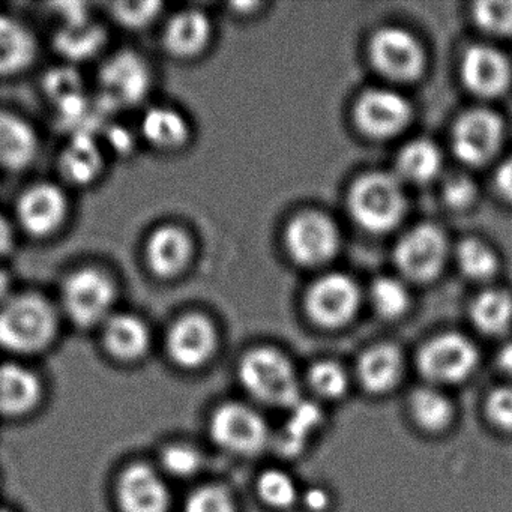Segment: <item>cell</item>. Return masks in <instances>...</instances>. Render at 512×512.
Returning a JSON list of instances; mask_svg holds the SVG:
<instances>
[{"mask_svg":"<svg viewBox=\"0 0 512 512\" xmlns=\"http://www.w3.org/2000/svg\"><path fill=\"white\" fill-rule=\"evenodd\" d=\"M55 308L35 293L13 296L0 305V346L16 353L43 349L56 332Z\"/></svg>","mask_w":512,"mask_h":512,"instance_id":"6da1fadb","label":"cell"},{"mask_svg":"<svg viewBox=\"0 0 512 512\" xmlns=\"http://www.w3.org/2000/svg\"><path fill=\"white\" fill-rule=\"evenodd\" d=\"M239 379L245 391L266 406L292 409L301 401L292 362L271 347L248 352L239 365Z\"/></svg>","mask_w":512,"mask_h":512,"instance_id":"7a4b0ae2","label":"cell"},{"mask_svg":"<svg viewBox=\"0 0 512 512\" xmlns=\"http://www.w3.org/2000/svg\"><path fill=\"white\" fill-rule=\"evenodd\" d=\"M349 208L353 218L365 229L386 232L403 217L406 199L397 178L371 173L353 185Z\"/></svg>","mask_w":512,"mask_h":512,"instance_id":"3957f363","label":"cell"},{"mask_svg":"<svg viewBox=\"0 0 512 512\" xmlns=\"http://www.w3.org/2000/svg\"><path fill=\"white\" fill-rule=\"evenodd\" d=\"M115 296V284L98 269L73 272L62 286V305L67 316L83 328L106 322Z\"/></svg>","mask_w":512,"mask_h":512,"instance_id":"277c9868","label":"cell"},{"mask_svg":"<svg viewBox=\"0 0 512 512\" xmlns=\"http://www.w3.org/2000/svg\"><path fill=\"white\" fill-rule=\"evenodd\" d=\"M478 364V350L458 334L440 335L428 341L418 356L419 371L433 386L464 382Z\"/></svg>","mask_w":512,"mask_h":512,"instance_id":"5b68a950","label":"cell"},{"mask_svg":"<svg viewBox=\"0 0 512 512\" xmlns=\"http://www.w3.org/2000/svg\"><path fill=\"white\" fill-rule=\"evenodd\" d=\"M209 427L214 442L232 454H259L268 445L265 419L245 404L227 403L218 407Z\"/></svg>","mask_w":512,"mask_h":512,"instance_id":"8992f818","label":"cell"},{"mask_svg":"<svg viewBox=\"0 0 512 512\" xmlns=\"http://www.w3.org/2000/svg\"><path fill=\"white\" fill-rule=\"evenodd\" d=\"M100 88L107 107L136 106L148 95L151 71L136 53H116L101 68Z\"/></svg>","mask_w":512,"mask_h":512,"instance_id":"52a82bcc","label":"cell"},{"mask_svg":"<svg viewBox=\"0 0 512 512\" xmlns=\"http://www.w3.org/2000/svg\"><path fill=\"white\" fill-rule=\"evenodd\" d=\"M446 256V241L437 227H415L401 238L395 250L398 268L412 278L425 281L436 277Z\"/></svg>","mask_w":512,"mask_h":512,"instance_id":"ba28073f","label":"cell"},{"mask_svg":"<svg viewBox=\"0 0 512 512\" xmlns=\"http://www.w3.org/2000/svg\"><path fill=\"white\" fill-rule=\"evenodd\" d=\"M68 202L55 184L32 185L17 202V220L26 233L35 238L53 235L67 218Z\"/></svg>","mask_w":512,"mask_h":512,"instance_id":"9c48e42d","label":"cell"},{"mask_svg":"<svg viewBox=\"0 0 512 512\" xmlns=\"http://www.w3.org/2000/svg\"><path fill=\"white\" fill-rule=\"evenodd\" d=\"M503 124L490 110H472L458 119L454 151L467 164H484L502 145Z\"/></svg>","mask_w":512,"mask_h":512,"instance_id":"30bf717a","label":"cell"},{"mask_svg":"<svg viewBox=\"0 0 512 512\" xmlns=\"http://www.w3.org/2000/svg\"><path fill=\"white\" fill-rule=\"evenodd\" d=\"M359 305L358 287L340 274L326 275L308 293L307 307L311 319L326 328L346 325Z\"/></svg>","mask_w":512,"mask_h":512,"instance_id":"8fae6325","label":"cell"},{"mask_svg":"<svg viewBox=\"0 0 512 512\" xmlns=\"http://www.w3.org/2000/svg\"><path fill=\"white\" fill-rule=\"evenodd\" d=\"M371 59L380 73L394 80L415 79L424 64L418 41L397 28L382 29L374 35Z\"/></svg>","mask_w":512,"mask_h":512,"instance_id":"7c38bea8","label":"cell"},{"mask_svg":"<svg viewBox=\"0 0 512 512\" xmlns=\"http://www.w3.org/2000/svg\"><path fill=\"white\" fill-rule=\"evenodd\" d=\"M287 247L299 263L319 265L331 259L337 251V227L323 215H301L287 230Z\"/></svg>","mask_w":512,"mask_h":512,"instance_id":"4fadbf2b","label":"cell"},{"mask_svg":"<svg viewBox=\"0 0 512 512\" xmlns=\"http://www.w3.org/2000/svg\"><path fill=\"white\" fill-rule=\"evenodd\" d=\"M217 346L214 325L200 314H187L170 328L167 349L176 364L197 368L205 364Z\"/></svg>","mask_w":512,"mask_h":512,"instance_id":"5bb4252c","label":"cell"},{"mask_svg":"<svg viewBox=\"0 0 512 512\" xmlns=\"http://www.w3.org/2000/svg\"><path fill=\"white\" fill-rule=\"evenodd\" d=\"M410 106L400 94L374 89L362 95L356 106L359 127L374 137H389L406 127Z\"/></svg>","mask_w":512,"mask_h":512,"instance_id":"9a60e30c","label":"cell"},{"mask_svg":"<svg viewBox=\"0 0 512 512\" xmlns=\"http://www.w3.org/2000/svg\"><path fill=\"white\" fill-rule=\"evenodd\" d=\"M118 497L124 512H166L169 490L157 470L134 464L122 473Z\"/></svg>","mask_w":512,"mask_h":512,"instance_id":"2e32d148","label":"cell"},{"mask_svg":"<svg viewBox=\"0 0 512 512\" xmlns=\"http://www.w3.org/2000/svg\"><path fill=\"white\" fill-rule=\"evenodd\" d=\"M461 74L467 88L481 97L502 94L511 79V70L505 56L487 46H475L467 50Z\"/></svg>","mask_w":512,"mask_h":512,"instance_id":"e0dca14e","label":"cell"},{"mask_svg":"<svg viewBox=\"0 0 512 512\" xmlns=\"http://www.w3.org/2000/svg\"><path fill=\"white\" fill-rule=\"evenodd\" d=\"M193 254L190 236L176 226H161L146 242L145 257L152 274L158 278H175L187 268Z\"/></svg>","mask_w":512,"mask_h":512,"instance_id":"ac0fdd59","label":"cell"},{"mask_svg":"<svg viewBox=\"0 0 512 512\" xmlns=\"http://www.w3.org/2000/svg\"><path fill=\"white\" fill-rule=\"evenodd\" d=\"M101 146L92 134H74L59 155V173L65 181L77 187L92 184L103 172Z\"/></svg>","mask_w":512,"mask_h":512,"instance_id":"d6986e66","label":"cell"},{"mask_svg":"<svg viewBox=\"0 0 512 512\" xmlns=\"http://www.w3.org/2000/svg\"><path fill=\"white\" fill-rule=\"evenodd\" d=\"M38 139L34 128L17 115L0 112V167L23 170L35 160Z\"/></svg>","mask_w":512,"mask_h":512,"instance_id":"ffe728a7","label":"cell"},{"mask_svg":"<svg viewBox=\"0 0 512 512\" xmlns=\"http://www.w3.org/2000/svg\"><path fill=\"white\" fill-rule=\"evenodd\" d=\"M211 35V23L200 11H182L167 23L163 34L166 52L176 58H193L205 49Z\"/></svg>","mask_w":512,"mask_h":512,"instance_id":"44dd1931","label":"cell"},{"mask_svg":"<svg viewBox=\"0 0 512 512\" xmlns=\"http://www.w3.org/2000/svg\"><path fill=\"white\" fill-rule=\"evenodd\" d=\"M403 374V356L392 344H379L362 353L358 377L371 394L391 391Z\"/></svg>","mask_w":512,"mask_h":512,"instance_id":"7402d4cb","label":"cell"},{"mask_svg":"<svg viewBox=\"0 0 512 512\" xmlns=\"http://www.w3.org/2000/svg\"><path fill=\"white\" fill-rule=\"evenodd\" d=\"M37 58V41L19 20L0 14V76L28 70Z\"/></svg>","mask_w":512,"mask_h":512,"instance_id":"603a6c76","label":"cell"},{"mask_svg":"<svg viewBox=\"0 0 512 512\" xmlns=\"http://www.w3.org/2000/svg\"><path fill=\"white\" fill-rule=\"evenodd\" d=\"M37 376L17 364H0V413L20 415L28 412L40 398Z\"/></svg>","mask_w":512,"mask_h":512,"instance_id":"cb8c5ba5","label":"cell"},{"mask_svg":"<svg viewBox=\"0 0 512 512\" xmlns=\"http://www.w3.org/2000/svg\"><path fill=\"white\" fill-rule=\"evenodd\" d=\"M104 344L116 358L137 359L148 350V326L133 314H115L104 322Z\"/></svg>","mask_w":512,"mask_h":512,"instance_id":"d4e9b609","label":"cell"},{"mask_svg":"<svg viewBox=\"0 0 512 512\" xmlns=\"http://www.w3.org/2000/svg\"><path fill=\"white\" fill-rule=\"evenodd\" d=\"M143 139L161 151L181 148L190 136V128L181 113L170 107H152L140 122Z\"/></svg>","mask_w":512,"mask_h":512,"instance_id":"484cf974","label":"cell"},{"mask_svg":"<svg viewBox=\"0 0 512 512\" xmlns=\"http://www.w3.org/2000/svg\"><path fill=\"white\" fill-rule=\"evenodd\" d=\"M470 319L482 334L500 335L512 323V298L502 290H487L473 301Z\"/></svg>","mask_w":512,"mask_h":512,"instance_id":"4316f807","label":"cell"},{"mask_svg":"<svg viewBox=\"0 0 512 512\" xmlns=\"http://www.w3.org/2000/svg\"><path fill=\"white\" fill-rule=\"evenodd\" d=\"M410 412L419 427L437 433L451 424L454 407L443 392L434 386L419 388L410 397Z\"/></svg>","mask_w":512,"mask_h":512,"instance_id":"83f0119b","label":"cell"},{"mask_svg":"<svg viewBox=\"0 0 512 512\" xmlns=\"http://www.w3.org/2000/svg\"><path fill=\"white\" fill-rule=\"evenodd\" d=\"M106 43L101 26L88 22L83 25L62 26L56 34L55 47L68 61H88L94 58Z\"/></svg>","mask_w":512,"mask_h":512,"instance_id":"f1b7e54d","label":"cell"},{"mask_svg":"<svg viewBox=\"0 0 512 512\" xmlns=\"http://www.w3.org/2000/svg\"><path fill=\"white\" fill-rule=\"evenodd\" d=\"M398 172L412 182L431 181L442 167L439 149L427 140L409 143L398 155Z\"/></svg>","mask_w":512,"mask_h":512,"instance_id":"f546056e","label":"cell"},{"mask_svg":"<svg viewBox=\"0 0 512 512\" xmlns=\"http://www.w3.org/2000/svg\"><path fill=\"white\" fill-rule=\"evenodd\" d=\"M257 493L263 503L274 509H289L301 500L295 479L280 469L266 470L257 481Z\"/></svg>","mask_w":512,"mask_h":512,"instance_id":"4dcf8cb0","label":"cell"},{"mask_svg":"<svg viewBox=\"0 0 512 512\" xmlns=\"http://www.w3.org/2000/svg\"><path fill=\"white\" fill-rule=\"evenodd\" d=\"M307 379L310 388L326 400L343 397L349 388L346 370L337 362H316L308 371Z\"/></svg>","mask_w":512,"mask_h":512,"instance_id":"1f68e13d","label":"cell"},{"mask_svg":"<svg viewBox=\"0 0 512 512\" xmlns=\"http://www.w3.org/2000/svg\"><path fill=\"white\" fill-rule=\"evenodd\" d=\"M457 257L461 271L473 280H485L496 272V254L476 239L461 242Z\"/></svg>","mask_w":512,"mask_h":512,"instance_id":"d6a6232c","label":"cell"},{"mask_svg":"<svg viewBox=\"0 0 512 512\" xmlns=\"http://www.w3.org/2000/svg\"><path fill=\"white\" fill-rule=\"evenodd\" d=\"M371 301L377 313L394 319L409 307V293L406 287L394 278H379L371 287Z\"/></svg>","mask_w":512,"mask_h":512,"instance_id":"836d02e7","label":"cell"},{"mask_svg":"<svg viewBox=\"0 0 512 512\" xmlns=\"http://www.w3.org/2000/svg\"><path fill=\"white\" fill-rule=\"evenodd\" d=\"M44 86H46L50 100L58 104V110L65 109V107L85 98L82 79L76 71L68 70V68L50 71Z\"/></svg>","mask_w":512,"mask_h":512,"instance_id":"e575fe53","label":"cell"},{"mask_svg":"<svg viewBox=\"0 0 512 512\" xmlns=\"http://www.w3.org/2000/svg\"><path fill=\"white\" fill-rule=\"evenodd\" d=\"M293 415L290 424H287L283 434V446L289 452L298 451L310 436L311 431L316 430L320 422V412L317 407L299 401L292 407Z\"/></svg>","mask_w":512,"mask_h":512,"instance_id":"d590c367","label":"cell"},{"mask_svg":"<svg viewBox=\"0 0 512 512\" xmlns=\"http://www.w3.org/2000/svg\"><path fill=\"white\" fill-rule=\"evenodd\" d=\"M163 5L157 2H118L112 14L119 25L128 29H143L160 16Z\"/></svg>","mask_w":512,"mask_h":512,"instance_id":"8d00e7d4","label":"cell"},{"mask_svg":"<svg viewBox=\"0 0 512 512\" xmlns=\"http://www.w3.org/2000/svg\"><path fill=\"white\" fill-rule=\"evenodd\" d=\"M475 17L478 25L491 34H512V2H479Z\"/></svg>","mask_w":512,"mask_h":512,"instance_id":"74e56055","label":"cell"},{"mask_svg":"<svg viewBox=\"0 0 512 512\" xmlns=\"http://www.w3.org/2000/svg\"><path fill=\"white\" fill-rule=\"evenodd\" d=\"M184 512H236L232 496L218 485H206L190 494Z\"/></svg>","mask_w":512,"mask_h":512,"instance_id":"f35d334b","label":"cell"},{"mask_svg":"<svg viewBox=\"0 0 512 512\" xmlns=\"http://www.w3.org/2000/svg\"><path fill=\"white\" fill-rule=\"evenodd\" d=\"M200 463H202V458H200L199 452L187 445L169 446L161 455L163 469L176 478L193 476L200 469Z\"/></svg>","mask_w":512,"mask_h":512,"instance_id":"ab89813d","label":"cell"},{"mask_svg":"<svg viewBox=\"0 0 512 512\" xmlns=\"http://www.w3.org/2000/svg\"><path fill=\"white\" fill-rule=\"evenodd\" d=\"M487 415L500 430L512 431V388H497L488 395Z\"/></svg>","mask_w":512,"mask_h":512,"instance_id":"60d3db41","label":"cell"},{"mask_svg":"<svg viewBox=\"0 0 512 512\" xmlns=\"http://www.w3.org/2000/svg\"><path fill=\"white\" fill-rule=\"evenodd\" d=\"M443 196H445V200L449 205L461 208V206H467L472 202L473 197H475V187H473L470 179L464 178V176H457V178L449 179L446 182Z\"/></svg>","mask_w":512,"mask_h":512,"instance_id":"b9f144b4","label":"cell"},{"mask_svg":"<svg viewBox=\"0 0 512 512\" xmlns=\"http://www.w3.org/2000/svg\"><path fill=\"white\" fill-rule=\"evenodd\" d=\"M301 500L305 508L313 512L325 511L329 505V496L323 488H310V490L301 493Z\"/></svg>","mask_w":512,"mask_h":512,"instance_id":"7bdbcfd3","label":"cell"},{"mask_svg":"<svg viewBox=\"0 0 512 512\" xmlns=\"http://www.w3.org/2000/svg\"><path fill=\"white\" fill-rule=\"evenodd\" d=\"M496 185L500 193L512 202V157L503 161L496 173Z\"/></svg>","mask_w":512,"mask_h":512,"instance_id":"ee69618b","label":"cell"},{"mask_svg":"<svg viewBox=\"0 0 512 512\" xmlns=\"http://www.w3.org/2000/svg\"><path fill=\"white\" fill-rule=\"evenodd\" d=\"M109 142L110 146L119 154L130 152L134 146L128 131L121 130V128H113L109 131Z\"/></svg>","mask_w":512,"mask_h":512,"instance_id":"f6af8a7d","label":"cell"},{"mask_svg":"<svg viewBox=\"0 0 512 512\" xmlns=\"http://www.w3.org/2000/svg\"><path fill=\"white\" fill-rule=\"evenodd\" d=\"M13 244V229H11L10 223L0 215V259L10 253Z\"/></svg>","mask_w":512,"mask_h":512,"instance_id":"bcb514c9","label":"cell"},{"mask_svg":"<svg viewBox=\"0 0 512 512\" xmlns=\"http://www.w3.org/2000/svg\"><path fill=\"white\" fill-rule=\"evenodd\" d=\"M499 365L508 376L512 377V340L502 347L499 353Z\"/></svg>","mask_w":512,"mask_h":512,"instance_id":"7dc6e473","label":"cell"},{"mask_svg":"<svg viewBox=\"0 0 512 512\" xmlns=\"http://www.w3.org/2000/svg\"><path fill=\"white\" fill-rule=\"evenodd\" d=\"M11 277L7 271L0 268V304L10 299Z\"/></svg>","mask_w":512,"mask_h":512,"instance_id":"c3c4849f","label":"cell"},{"mask_svg":"<svg viewBox=\"0 0 512 512\" xmlns=\"http://www.w3.org/2000/svg\"><path fill=\"white\" fill-rule=\"evenodd\" d=\"M0 512H8V511H5V509H0Z\"/></svg>","mask_w":512,"mask_h":512,"instance_id":"681fc988","label":"cell"}]
</instances>
